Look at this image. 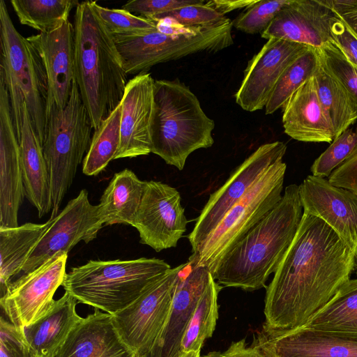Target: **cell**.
I'll list each match as a JSON object with an SVG mask.
<instances>
[{"instance_id":"44","label":"cell","mask_w":357,"mask_h":357,"mask_svg":"<svg viewBox=\"0 0 357 357\" xmlns=\"http://www.w3.org/2000/svg\"><path fill=\"white\" fill-rule=\"evenodd\" d=\"M357 37V0H324Z\"/></svg>"},{"instance_id":"31","label":"cell","mask_w":357,"mask_h":357,"mask_svg":"<svg viewBox=\"0 0 357 357\" xmlns=\"http://www.w3.org/2000/svg\"><path fill=\"white\" fill-rule=\"evenodd\" d=\"M222 286L211 278L188 324L181 342L182 354L200 351L215 331L218 317V296Z\"/></svg>"},{"instance_id":"20","label":"cell","mask_w":357,"mask_h":357,"mask_svg":"<svg viewBox=\"0 0 357 357\" xmlns=\"http://www.w3.org/2000/svg\"><path fill=\"white\" fill-rule=\"evenodd\" d=\"M38 52L47 76V112L67 105L75 80L74 26L68 20L55 29L27 38Z\"/></svg>"},{"instance_id":"25","label":"cell","mask_w":357,"mask_h":357,"mask_svg":"<svg viewBox=\"0 0 357 357\" xmlns=\"http://www.w3.org/2000/svg\"><path fill=\"white\" fill-rule=\"evenodd\" d=\"M77 302L65 291L45 314L23 328L32 357H56L71 331L82 319L76 311Z\"/></svg>"},{"instance_id":"30","label":"cell","mask_w":357,"mask_h":357,"mask_svg":"<svg viewBox=\"0 0 357 357\" xmlns=\"http://www.w3.org/2000/svg\"><path fill=\"white\" fill-rule=\"evenodd\" d=\"M314 77L318 98L335 138L357 119V109L346 91L324 68L321 58Z\"/></svg>"},{"instance_id":"1","label":"cell","mask_w":357,"mask_h":357,"mask_svg":"<svg viewBox=\"0 0 357 357\" xmlns=\"http://www.w3.org/2000/svg\"><path fill=\"white\" fill-rule=\"evenodd\" d=\"M356 259L326 223L303 213L266 287L264 329L284 332L303 326L350 280Z\"/></svg>"},{"instance_id":"36","label":"cell","mask_w":357,"mask_h":357,"mask_svg":"<svg viewBox=\"0 0 357 357\" xmlns=\"http://www.w3.org/2000/svg\"><path fill=\"white\" fill-rule=\"evenodd\" d=\"M357 146V130L349 128L335 137L331 145L314 161L312 176L328 177L352 153Z\"/></svg>"},{"instance_id":"43","label":"cell","mask_w":357,"mask_h":357,"mask_svg":"<svg viewBox=\"0 0 357 357\" xmlns=\"http://www.w3.org/2000/svg\"><path fill=\"white\" fill-rule=\"evenodd\" d=\"M333 34L334 43L347 60L357 68V37L340 17L333 26Z\"/></svg>"},{"instance_id":"33","label":"cell","mask_w":357,"mask_h":357,"mask_svg":"<svg viewBox=\"0 0 357 357\" xmlns=\"http://www.w3.org/2000/svg\"><path fill=\"white\" fill-rule=\"evenodd\" d=\"M10 3L22 24L45 33L68 20L70 10L79 2L75 0H11Z\"/></svg>"},{"instance_id":"9","label":"cell","mask_w":357,"mask_h":357,"mask_svg":"<svg viewBox=\"0 0 357 357\" xmlns=\"http://www.w3.org/2000/svg\"><path fill=\"white\" fill-rule=\"evenodd\" d=\"M286 169L283 158L273 163L192 252L190 264L212 273L220 259L280 201Z\"/></svg>"},{"instance_id":"8","label":"cell","mask_w":357,"mask_h":357,"mask_svg":"<svg viewBox=\"0 0 357 357\" xmlns=\"http://www.w3.org/2000/svg\"><path fill=\"white\" fill-rule=\"evenodd\" d=\"M232 21L196 26L182 33L152 31L113 35L127 75L146 73L151 67L199 52L215 53L233 45Z\"/></svg>"},{"instance_id":"15","label":"cell","mask_w":357,"mask_h":357,"mask_svg":"<svg viewBox=\"0 0 357 357\" xmlns=\"http://www.w3.org/2000/svg\"><path fill=\"white\" fill-rule=\"evenodd\" d=\"M312 46L271 38L248 61L234 97L247 112L265 107L270 95L284 70Z\"/></svg>"},{"instance_id":"28","label":"cell","mask_w":357,"mask_h":357,"mask_svg":"<svg viewBox=\"0 0 357 357\" xmlns=\"http://www.w3.org/2000/svg\"><path fill=\"white\" fill-rule=\"evenodd\" d=\"M51 223L27 222L15 227H0V294L22 267L38 241Z\"/></svg>"},{"instance_id":"47","label":"cell","mask_w":357,"mask_h":357,"mask_svg":"<svg viewBox=\"0 0 357 357\" xmlns=\"http://www.w3.org/2000/svg\"><path fill=\"white\" fill-rule=\"evenodd\" d=\"M199 357H227L225 353H220V351H211L208 354L199 356Z\"/></svg>"},{"instance_id":"12","label":"cell","mask_w":357,"mask_h":357,"mask_svg":"<svg viewBox=\"0 0 357 357\" xmlns=\"http://www.w3.org/2000/svg\"><path fill=\"white\" fill-rule=\"evenodd\" d=\"M67 259L68 253L59 252L9 284L0 305L11 323L24 328L49 311L66 274Z\"/></svg>"},{"instance_id":"27","label":"cell","mask_w":357,"mask_h":357,"mask_svg":"<svg viewBox=\"0 0 357 357\" xmlns=\"http://www.w3.org/2000/svg\"><path fill=\"white\" fill-rule=\"evenodd\" d=\"M146 181L140 180L130 169L114 174L98 205L104 226L132 225L141 204Z\"/></svg>"},{"instance_id":"16","label":"cell","mask_w":357,"mask_h":357,"mask_svg":"<svg viewBox=\"0 0 357 357\" xmlns=\"http://www.w3.org/2000/svg\"><path fill=\"white\" fill-rule=\"evenodd\" d=\"M252 346L266 357H357V336L305 327L284 332L263 328Z\"/></svg>"},{"instance_id":"39","label":"cell","mask_w":357,"mask_h":357,"mask_svg":"<svg viewBox=\"0 0 357 357\" xmlns=\"http://www.w3.org/2000/svg\"><path fill=\"white\" fill-rule=\"evenodd\" d=\"M164 18L173 19L180 24L190 27L211 26L227 19L225 15L208 5L206 1L160 15L153 21L157 22Z\"/></svg>"},{"instance_id":"38","label":"cell","mask_w":357,"mask_h":357,"mask_svg":"<svg viewBox=\"0 0 357 357\" xmlns=\"http://www.w3.org/2000/svg\"><path fill=\"white\" fill-rule=\"evenodd\" d=\"M95 9L111 34H127L152 31L156 22L135 15L123 9H111L94 1Z\"/></svg>"},{"instance_id":"19","label":"cell","mask_w":357,"mask_h":357,"mask_svg":"<svg viewBox=\"0 0 357 357\" xmlns=\"http://www.w3.org/2000/svg\"><path fill=\"white\" fill-rule=\"evenodd\" d=\"M24 197L20 142L8 91L0 80V227L18 226V211Z\"/></svg>"},{"instance_id":"24","label":"cell","mask_w":357,"mask_h":357,"mask_svg":"<svg viewBox=\"0 0 357 357\" xmlns=\"http://www.w3.org/2000/svg\"><path fill=\"white\" fill-rule=\"evenodd\" d=\"M56 357H136L123 342L112 314L96 310L77 324Z\"/></svg>"},{"instance_id":"7","label":"cell","mask_w":357,"mask_h":357,"mask_svg":"<svg viewBox=\"0 0 357 357\" xmlns=\"http://www.w3.org/2000/svg\"><path fill=\"white\" fill-rule=\"evenodd\" d=\"M92 129L90 116L74 80L66 107L58 109L53 106L47 112L43 149L50 179L52 200L50 218L57 215L77 167L83 162L90 146Z\"/></svg>"},{"instance_id":"11","label":"cell","mask_w":357,"mask_h":357,"mask_svg":"<svg viewBox=\"0 0 357 357\" xmlns=\"http://www.w3.org/2000/svg\"><path fill=\"white\" fill-rule=\"evenodd\" d=\"M287 145L279 141L259 146L211 194L188 238L195 252L214 229L225 214L243 197L277 160L283 158Z\"/></svg>"},{"instance_id":"29","label":"cell","mask_w":357,"mask_h":357,"mask_svg":"<svg viewBox=\"0 0 357 357\" xmlns=\"http://www.w3.org/2000/svg\"><path fill=\"white\" fill-rule=\"evenodd\" d=\"M302 327L357 336V278L344 283Z\"/></svg>"},{"instance_id":"23","label":"cell","mask_w":357,"mask_h":357,"mask_svg":"<svg viewBox=\"0 0 357 357\" xmlns=\"http://www.w3.org/2000/svg\"><path fill=\"white\" fill-rule=\"evenodd\" d=\"M284 132L304 142H332L335 131L318 98L314 75L303 83L282 107Z\"/></svg>"},{"instance_id":"5","label":"cell","mask_w":357,"mask_h":357,"mask_svg":"<svg viewBox=\"0 0 357 357\" xmlns=\"http://www.w3.org/2000/svg\"><path fill=\"white\" fill-rule=\"evenodd\" d=\"M0 79L8 91L18 141L25 102L33 128L43 146L47 125V73L36 47L15 27L3 0L0 1Z\"/></svg>"},{"instance_id":"45","label":"cell","mask_w":357,"mask_h":357,"mask_svg":"<svg viewBox=\"0 0 357 357\" xmlns=\"http://www.w3.org/2000/svg\"><path fill=\"white\" fill-rule=\"evenodd\" d=\"M257 0H212L206 1L208 5L225 15L236 9L248 8L255 4Z\"/></svg>"},{"instance_id":"6","label":"cell","mask_w":357,"mask_h":357,"mask_svg":"<svg viewBox=\"0 0 357 357\" xmlns=\"http://www.w3.org/2000/svg\"><path fill=\"white\" fill-rule=\"evenodd\" d=\"M171 268L158 258L89 260L66 273L62 287L78 303L113 314Z\"/></svg>"},{"instance_id":"41","label":"cell","mask_w":357,"mask_h":357,"mask_svg":"<svg viewBox=\"0 0 357 357\" xmlns=\"http://www.w3.org/2000/svg\"><path fill=\"white\" fill-rule=\"evenodd\" d=\"M203 0H132L122 9L153 21L157 16L186 6L199 3Z\"/></svg>"},{"instance_id":"32","label":"cell","mask_w":357,"mask_h":357,"mask_svg":"<svg viewBox=\"0 0 357 357\" xmlns=\"http://www.w3.org/2000/svg\"><path fill=\"white\" fill-rule=\"evenodd\" d=\"M121 104L94 131L82 162V172L96 176L107 166L119 151L121 142Z\"/></svg>"},{"instance_id":"26","label":"cell","mask_w":357,"mask_h":357,"mask_svg":"<svg viewBox=\"0 0 357 357\" xmlns=\"http://www.w3.org/2000/svg\"><path fill=\"white\" fill-rule=\"evenodd\" d=\"M20 147L25 196L36 208L38 217L42 218L52 208L50 174L43 144L33 128L25 102Z\"/></svg>"},{"instance_id":"18","label":"cell","mask_w":357,"mask_h":357,"mask_svg":"<svg viewBox=\"0 0 357 357\" xmlns=\"http://www.w3.org/2000/svg\"><path fill=\"white\" fill-rule=\"evenodd\" d=\"M338 17L324 0H290L261 36L319 49L334 43L333 26Z\"/></svg>"},{"instance_id":"3","label":"cell","mask_w":357,"mask_h":357,"mask_svg":"<svg viewBox=\"0 0 357 357\" xmlns=\"http://www.w3.org/2000/svg\"><path fill=\"white\" fill-rule=\"evenodd\" d=\"M75 81L94 130L121 104L127 74L94 1L79 2L74 16Z\"/></svg>"},{"instance_id":"22","label":"cell","mask_w":357,"mask_h":357,"mask_svg":"<svg viewBox=\"0 0 357 357\" xmlns=\"http://www.w3.org/2000/svg\"><path fill=\"white\" fill-rule=\"evenodd\" d=\"M189 264L187 273H183L185 268L180 275L168 318L158 341L144 357H181L183 355L181 344L185 329L212 277L206 267Z\"/></svg>"},{"instance_id":"46","label":"cell","mask_w":357,"mask_h":357,"mask_svg":"<svg viewBox=\"0 0 357 357\" xmlns=\"http://www.w3.org/2000/svg\"><path fill=\"white\" fill-rule=\"evenodd\" d=\"M224 353L227 357H266L254 346L247 347L244 340L233 342Z\"/></svg>"},{"instance_id":"40","label":"cell","mask_w":357,"mask_h":357,"mask_svg":"<svg viewBox=\"0 0 357 357\" xmlns=\"http://www.w3.org/2000/svg\"><path fill=\"white\" fill-rule=\"evenodd\" d=\"M0 357H32L24 329L0 318Z\"/></svg>"},{"instance_id":"2","label":"cell","mask_w":357,"mask_h":357,"mask_svg":"<svg viewBox=\"0 0 357 357\" xmlns=\"http://www.w3.org/2000/svg\"><path fill=\"white\" fill-rule=\"evenodd\" d=\"M303 214L299 185H289L278 204L220 259L211 273L215 282L246 291L264 287L290 246Z\"/></svg>"},{"instance_id":"17","label":"cell","mask_w":357,"mask_h":357,"mask_svg":"<svg viewBox=\"0 0 357 357\" xmlns=\"http://www.w3.org/2000/svg\"><path fill=\"white\" fill-rule=\"evenodd\" d=\"M299 195L303 213L322 220L357 257V195L312 175L299 185Z\"/></svg>"},{"instance_id":"14","label":"cell","mask_w":357,"mask_h":357,"mask_svg":"<svg viewBox=\"0 0 357 357\" xmlns=\"http://www.w3.org/2000/svg\"><path fill=\"white\" fill-rule=\"evenodd\" d=\"M188 220L179 192L166 183L146 181L140 206L132 223L140 243L156 252L175 248Z\"/></svg>"},{"instance_id":"34","label":"cell","mask_w":357,"mask_h":357,"mask_svg":"<svg viewBox=\"0 0 357 357\" xmlns=\"http://www.w3.org/2000/svg\"><path fill=\"white\" fill-rule=\"evenodd\" d=\"M319 62V50L311 47L291 63L276 82L265 106L266 114L282 108L292 94L314 75Z\"/></svg>"},{"instance_id":"42","label":"cell","mask_w":357,"mask_h":357,"mask_svg":"<svg viewBox=\"0 0 357 357\" xmlns=\"http://www.w3.org/2000/svg\"><path fill=\"white\" fill-rule=\"evenodd\" d=\"M333 185L357 195V146L350 155L328 178Z\"/></svg>"},{"instance_id":"13","label":"cell","mask_w":357,"mask_h":357,"mask_svg":"<svg viewBox=\"0 0 357 357\" xmlns=\"http://www.w3.org/2000/svg\"><path fill=\"white\" fill-rule=\"evenodd\" d=\"M26 260L22 271H33L59 252L68 253L80 241L89 243L104 226L98 205L82 189L54 218Z\"/></svg>"},{"instance_id":"4","label":"cell","mask_w":357,"mask_h":357,"mask_svg":"<svg viewBox=\"0 0 357 357\" xmlns=\"http://www.w3.org/2000/svg\"><path fill=\"white\" fill-rule=\"evenodd\" d=\"M214 128L189 86L178 79L155 80L151 153L182 170L192 152L213 144Z\"/></svg>"},{"instance_id":"37","label":"cell","mask_w":357,"mask_h":357,"mask_svg":"<svg viewBox=\"0 0 357 357\" xmlns=\"http://www.w3.org/2000/svg\"><path fill=\"white\" fill-rule=\"evenodd\" d=\"M290 0H257L232 21L233 26L248 34L262 33Z\"/></svg>"},{"instance_id":"48","label":"cell","mask_w":357,"mask_h":357,"mask_svg":"<svg viewBox=\"0 0 357 357\" xmlns=\"http://www.w3.org/2000/svg\"><path fill=\"white\" fill-rule=\"evenodd\" d=\"M200 351H190L183 354L181 357H199Z\"/></svg>"},{"instance_id":"10","label":"cell","mask_w":357,"mask_h":357,"mask_svg":"<svg viewBox=\"0 0 357 357\" xmlns=\"http://www.w3.org/2000/svg\"><path fill=\"white\" fill-rule=\"evenodd\" d=\"M188 262L169 269L133 302L112 314L116 331L136 357L153 349L168 318L182 271Z\"/></svg>"},{"instance_id":"35","label":"cell","mask_w":357,"mask_h":357,"mask_svg":"<svg viewBox=\"0 0 357 357\" xmlns=\"http://www.w3.org/2000/svg\"><path fill=\"white\" fill-rule=\"evenodd\" d=\"M317 50L324 68L346 91L357 109V68L333 43Z\"/></svg>"},{"instance_id":"21","label":"cell","mask_w":357,"mask_h":357,"mask_svg":"<svg viewBox=\"0 0 357 357\" xmlns=\"http://www.w3.org/2000/svg\"><path fill=\"white\" fill-rule=\"evenodd\" d=\"M154 82L149 73L128 80L121 100V142L114 160L151 153Z\"/></svg>"}]
</instances>
